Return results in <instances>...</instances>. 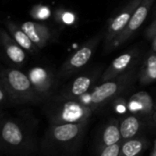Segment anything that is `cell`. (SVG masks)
I'll list each match as a JSON object with an SVG mask.
<instances>
[{
	"label": "cell",
	"instance_id": "cb8c5ba5",
	"mask_svg": "<svg viewBox=\"0 0 156 156\" xmlns=\"http://www.w3.org/2000/svg\"><path fill=\"white\" fill-rule=\"evenodd\" d=\"M8 99H10L7 91L5 90L4 87L2 86V84H0V105L4 104Z\"/></svg>",
	"mask_w": 156,
	"mask_h": 156
},
{
	"label": "cell",
	"instance_id": "2e32d148",
	"mask_svg": "<svg viewBox=\"0 0 156 156\" xmlns=\"http://www.w3.org/2000/svg\"><path fill=\"white\" fill-rule=\"evenodd\" d=\"M5 25L7 27L8 31L9 34L13 37V39L25 50L30 52L36 51L37 49H39L30 39V37L27 35V33L19 26H17L14 22L10 20H7L5 22Z\"/></svg>",
	"mask_w": 156,
	"mask_h": 156
},
{
	"label": "cell",
	"instance_id": "44dd1931",
	"mask_svg": "<svg viewBox=\"0 0 156 156\" xmlns=\"http://www.w3.org/2000/svg\"><path fill=\"white\" fill-rule=\"evenodd\" d=\"M121 143L122 142H119L113 145L99 148L98 151V156H119Z\"/></svg>",
	"mask_w": 156,
	"mask_h": 156
},
{
	"label": "cell",
	"instance_id": "603a6c76",
	"mask_svg": "<svg viewBox=\"0 0 156 156\" xmlns=\"http://www.w3.org/2000/svg\"><path fill=\"white\" fill-rule=\"evenodd\" d=\"M156 36V19L151 23L145 31V37L148 40H152Z\"/></svg>",
	"mask_w": 156,
	"mask_h": 156
},
{
	"label": "cell",
	"instance_id": "5b68a950",
	"mask_svg": "<svg viewBox=\"0 0 156 156\" xmlns=\"http://www.w3.org/2000/svg\"><path fill=\"white\" fill-rule=\"evenodd\" d=\"M94 110L76 99H57L47 110L51 124L88 121Z\"/></svg>",
	"mask_w": 156,
	"mask_h": 156
},
{
	"label": "cell",
	"instance_id": "4316f807",
	"mask_svg": "<svg viewBox=\"0 0 156 156\" xmlns=\"http://www.w3.org/2000/svg\"><path fill=\"white\" fill-rule=\"evenodd\" d=\"M152 119H153L154 123L156 124V109L154 110V113H153V115H152Z\"/></svg>",
	"mask_w": 156,
	"mask_h": 156
},
{
	"label": "cell",
	"instance_id": "f1b7e54d",
	"mask_svg": "<svg viewBox=\"0 0 156 156\" xmlns=\"http://www.w3.org/2000/svg\"><path fill=\"white\" fill-rule=\"evenodd\" d=\"M0 84H1V79H0Z\"/></svg>",
	"mask_w": 156,
	"mask_h": 156
},
{
	"label": "cell",
	"instance_id": "7402d4cb",
	"mask_svg": "<svg viewBox=\"0 0 156 156\" xmlns=\"http://www.w3.org/2000/svg\"><path fill=\"white\" fill-rule=\"evenodd\" d=\"M30 14L36 20H47L51 16V10L48 7L39 5V6H35L31 9Z\"/></svg>",
	"mask_w": 156,
	"mask_h": 156
},
{
	"label": "cell",
	"instance_id": "3957f363",
	"mask_svg": "<svg viewBox=\"0 0 156 156\" xmlns=\"http://www.w3.org/2000/svg\"><path fill=\"white\" fill-rule=\"evenodd\" d=\"M135 76L136 70L132 67L113 79L102 82L92 91L87 92L76 100L95 110L121 95L133 83Z\"/></svg>",
	"mask_w": 156,
	"mask_h": 156
},
{
	"label": "cell",
	"instance_id": "6da1fadb",
	"mask_svg": "<svg viewBox=\"0 0 156 156\" xmlns=\"http://www.w3.org/2000/svg\"><path fill=\"white\" fill-rule=\"evenodd\" d=\"M40 150L34 128L16 118H4L0 128V154L33 156Z\"/></svg>",
	"mask_w": 156,
	"mask_h": 156
},
{
	"label": "cell",
	"instance_id": "d4e9b609",
	"mask_svg": "<svg viewBox=\"0 0 156 156\" xmlns=\"http://www.w3.org/2000/svg\"><path fill=\"white\" fill-rule=\"evenodd\" d=\"M151 49L154 52H156V36L151 40Z\"/></svg>",
	"mask_w": 156,
	"mask_h": 156
},
{
	"label": "cell",
	"instance_id": "ba28073f",
	"mask_svg": "<svg viewBox=\"0 0 156 156\" xmlns=\"http://www.w3.org/2000/svg\"><path fill=\"white\" fill-rule=\"evenodd\" d=\"M154 1L155 0H141V2L135 9L126 28L114 41L111 47V51L124 44L140 28V26L146 20Z\"/></svg>",
	"mask_w": 156,
	"mask_h": 156
},
{
	"label": "cell",
	"instance_id": "8992f818",
	"mask_svg": "<svg viewBox=\"0 0 156 156\" xmlns=\"http://www.w3.org/2000/svg\"><path fill=\"white\" fill-rule=\"evenodd\" d=\"M105 36V33L100 32L95 37L86 41L79 49L75 51L62 65L60 75L63 77L71 76L83 68L92 58L99 42Z\"/></svg>",
	"mask_w": 156,
	"mask_h": 156
},
{
	"label": "cell",
	"instance_id": "8fae6325",
	"mask_svg": "<svg viewBox=\"0 0 156 156\" xmlns=\"http://www.w3.org/2000/svg\"><path fill=\"white\" fill-rule=\"evenodd\" d=\"M28 76L40 100L45 99L51 94L53 87V76L51 73L46 68L37 66L29 71Z\"/></svg>",
	"mask_w": 156,
	"mask_h": 156
},
{
	"label": "cell",
	"instance_id": "7c38bea8",
	"mask_svg": "<svg viewBox=\"0 0 156 156\" xmlns=\"http://www.w3.org/2000/svg\"><path fill=\"white\" fill-rule=\"evenodd\" d=\"M21 29L27 33L31 41L39 49H42L47 46L52 39L51 30L42 23L26 21L21 25Z\"/></svg>",
	"mask_w": 156,
	"mask_h": 156
},
{
	"label": "cell",
	"instance_id": "52a82bcc",
	"mask_svg": "<svg viewBox=\"0 0 156 156\" xmlns=\"http://www.w3.org/2000/svg\"><path fill=\"white\" fill-rule=\"evenodd\" d=\"M141 2V0H129V1L113 17L107 27L104 36V52L108 53L111 51L112 44L116 38L122 32L128 25L135 9Z\"/></svg>",
	"mask_w": 156,
	"mask_h": 156
},
{
	"label": "cell",
	"instance_id": "e0dca14e",
	"mask_svg": "<svg viewBox=\"0 0 156 156\" xmlns=\"http://www.w3.org/2000/svg\"><path fill=\"white\" fill-rule=\"evenodd\" d=\"M149 146L145 138H132L122 141L119 156H141Z\"/></svg>",
	"mask_w": 156,
	"mask_h": 156
},
{
	"label": "cell",
	"instance_id": "9a60e30c",
	"mask_svg": "<svg viewBox=\"0 0 156 156\" xmlns=\"http://www.w3.org/2000/svg\"><path fill=\"white\" fill-rule=\"evenodd\" d=\"M122 142L119 123L116 119L109 120L101 131L99 139V148Z\"/></svg>",
	"mask_w": 156,
	"mask_h": 156
},
{
	"label": "cell",
	"instance_id": "4fadbf2b",
	"mask_svg": "<svg viewBox=\"0 0 156 156\" xmlns=\"http://www.w3.org/2000/svg\"><path fill=\"white\" fill-rule=\"evenodd\" d=\"M0 44L8 58L15 64H21L26 60L25 50L13 39L9 31L0 28Z\"/></svg>",
	"mask_w": 156,
	"mask_h": 156
},
{
	"label": "cell",
	"instance_id": "30bf717a",
	"mask_svg": "<svg viewBox=\"0 0 156 156\" xmlns=\"http://www.w3.org/2000/svg\"><path fill=\"white\" fill-rule=\"evenodd\" d=\"M100 70H96L76 77L75 79L62 92L57 99H78L89 92L92 85L97 81Z\"/></svg>",
	"mask_w": 156,
	"mask_h": 156
},
{
	"label": "cell",
	"instance_id": "ffe728a7",
	"mask_svg": "<svg viewBox=\"0 0 156 156\" xmlns=\"http://www.w3.org/2000/svg\"><path fill=\"white\" fill-rule=\"evenodd\" d=\"M55 19L56 20L62 25L65 26H69V25H73L75 22V15L68 10H62V9H59L56 11V15H55Z\"/></svg>",
	"mask_w": 156,
	"mask_h": 156
},
{
	"label": "cell",
	"instance_id": "484cf974",
	"mask_svg": "<svg viewBox=\"0 0 156 156\" xmlns=\"http://www.w3.org/2000/svg\"><path fill=\"white\" fill-rule=\"evenodd\" d=\"M4 118H5V117H4L1 113H0V128H1V124H2V121H3Z\"/></svg>",
	"mask_w": 156,
	"mask_h": 156
},
{
	"label": "cell",
	"instance_id": "9c48e42d",
	"mask_svg": "<svg viewBox=\"0 0 156 156\" xmlns=\"http://www.w3.org/2000/svg\"><path fill=\"white\" fill-rule=\"evenodd\" d=\"M139 54V50L137 48H132L125 51L124 53L120 54L119 56L116 57L108 65V67L104 71V73L101 74L100 82L102 83L113 79V78L119 76V74L134 67Z\"/></svg>",
	"mask_w": 156,
	"mask_h": 156
},
{
	"label": "cell",
	"instance_id": "5bb4252c",
	"mask_svg": "<svg viewBox=\"0 0 156 156\" xmlns=\"http://www.w3.org/2000/svg\"><path fill=\"white\" fill-rule=\"evenodd\" d=\"M129 108L131 111L139 113L145 117H151L154 113V104L151 97L147 92H138L131 96L129 102Z\"/></svg>",
	"mask_w": 156,
	"mask_h": 156
},
{
	"label": "cell",
	"instance_id": "277c9868",
	"mask_svg": "<svg viewBox=\"0 0 156 156\" xmlns=\"http://www.w3.org/2000/svg\"><path fill=\"white\" fill-rule=\"evenodd\" d=\"M1 84L10 100L18 104L37 103L40 100L28 74L17 69H8L0 74Z\"/></svg>",
	"mask_w": 156,
	"mask_h": 156
},
{
	"label": "cell",
	"instance_id": "ac0fdd59",
	"mask_svg": "<svg viewBox=\"0 0 156 156\" xmlns=\"http://www.w3.org/2000/svg\"><path fill=\"white\" fill-rule=\"evenodd\" d=\"M142 122L136 115H130L124 118L119 123L122 141L135 138L140 130Z\"/></svg>",
	"mask_w": 156,
	"mask_h": 156
},
{
	"label": "cell",
	"instance_id": "7a4b0ae2",
	"mask_svg": "<svg viewBox=\"0 0 156 156\" xmlns=\"http://www.w3.org/2000/svg\"><path fill=\"white\" fill-rule=\"evenodd\" d=\"M88 121L51 124L40 142L42 156H68L79 147Z\"/></svg>",
	"mask_w": 156,
	"mask_h": 156
},
{
	"label": "cell",
	"instance_id": "83f0119b",
	"mask_svg": "<svg viewBox=\"0 0 156 156\" xmlns=\"http://www.w3.org/2000/svg\"><path fill=\"white\" fill-rule=\"evenodd\" d=\"M154 16L156 17V9H155V12H154Z\"/></svg>",
	"mask_w": 156,
	"mask_h": 156
},
{
	"label": "cell",
	"instance_id": "d6986e66",
	"mask_svg": "<svg viewBox=\"0 0 156 156\" xmlns=\"http://www.w3.org/2000/svg\"><path fill=\"white\" fill-rule=\"evenodd\" d=\"M140 82L142 85L151 84L156 81V52H151L146 58L140 73Z\"/></svg>",
	"mask_w": 156,
	"mask_h": 156
}]
</instances>
